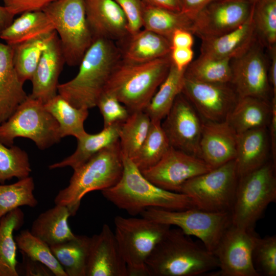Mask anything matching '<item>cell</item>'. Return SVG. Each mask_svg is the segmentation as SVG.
<instances>
[{
    "instance_id": "cell-1",
    "label": "cell",
    "mask_w": 276,
    "mask_h": 276,
    "mask_svg": "<svg viewBox=\"0 0 276 276\" xmlns=\"http://www.w3.org/2000/svg\"><path fill=\"white\" fill-rule=\"evenodd\" d=\"M118 45L110 39H95L85 53L76 76L58 85V94L74 106L89 109L98 99L121 60Z\"/></svg>"
},
{
    "instance_id": "cell-2",
    "label": "cell",
    "mask_w": 276,
    "mask_h": 276,
    "mask_svg": "<svg viewBox=\"0 0 276 276\" xmlns=\"http://www.w3.org/2000/svg\"><path fill=\"white\" fill-rule=\"evenodd\" d=\"M122 157L121 178L114 186L102 191L103 197L119 209L136 216L149 208L179 211L197 208L188 196L155 186L143 175L130 158L123 154Z\"/></svg>"
},
{
    "instance_id": "cell-3",
    "label": "cell",
    "mask_w": 276,
    "mask_h": 276,
    "mask_svg": "<svg viewBox=\"0 0 276 276\" xmlns=\"http://www.w3.org/2000/svg\"><path fill=\"white\" fill-rule=\"evenodd\" d=\"M148 276H197L218 268L214 254L180 228H171L146 262Z\"/></svg>"
},
{
    "instance_id": "cell-4",
    "label": "cell",
    "mask_w": 276,
    "mask_h": 276,
    "mask_svg": "<svg viewBox=\"0 0 276 276\" xmlns=\"http://www.w3.org/2000/svg\"><path fill=\"white\" fill-rule=\"evenodd\" d=\"M171 65L169 54L144 63H129L121 59L104 91L114 95L130 113L144 111L166 78Z\"/></svg>"
},
{
    "instance_id": "cell-5",
    "label": "cell",
    "mask_w": 276,
    "mask_h": 276,
    "mask_svg": "<svg viewBox=\"0 0 276 276\" xmlns=\"http://www.w3.org/2000/svg\"><path fill=\"white\" fill-rule=\"evenodd\" d=\"M123 170V157L119 141L74 169L68 185L59 191L54 199L55 204L66 206L74 216L86 194L114 186L121 178Z\"/></svg>"
},
{
    "instance_id": "cell-6",
    "label": "cell",
    "mask_w": 276,
    "mask_h": 276,
    "mask_svg": "<svg viewBox=\"0 0 276 276\" xmlns=\"http://www.w3.org/2000/svg\"><path fill=\"white\" fill-rule=\"evenodd\" d=\"M114 223V234L128 276H148L146 260L171 226L142 216L126 218L118 215Z\"/></svg>"
},
{
    "instance_id": "cell-7",
    "label": "cell",
    "mask_w": 276,
    "mask_h": 276,
    "mask_svg": "<svg viewBox=\"0 0 276 276\" xmlns=\"http://www.w3.org/2000/svg\"><path fill=\"white\" fill-rule=\"evenodd\" d=\"M275 200V165L270 159L239 177L231 211L232 224L255 228L268 205Z\"/></svg>"
},
{
    "instance_id": "cell-8",
    "label": "cell",
    "mask_w": 276,
    "mask_h": 276,
    "mask_svg": "<svg viewBox=\"0 0 276 276\" xmlns=\"http://www.w3.org/2000/svg\"><path fill=\"white\" fill-rule=\"evenodd\" d=\"M19 137L31 140L41 150L62 139L57 121L44 104L30 96L0 125V142L4 145H13L14 140Z\"/></svg>"
},
{
    "instance_id": "cell-9",
    "label": "cell",
    "mask_w": 276,
    "mask_h": 276,
    "mask_svg": "<svg viewBox=\"0 0 276 276\" xmlns=\"http://www.w3.org/2000/svg\"><path fill=\"white\" fill-rule=\"evenodd\" d=\"M42 11L59 37L65 63L71 66L79 65L94 41L83 0H57Z\"/></svg>"
},
{
    "instance_id": "cell-10",
    "label": "cell",
    "mask_w": 276,
    "mask_h": 276,
    "mask_svg": "<svg viewBox=\"0 0 276 276\" xmlns=\"http://www.w3.org/2000/svg\"><path fill=\"white\" fill-rule=\"evenodd\" d=\"M239 176L235 159L194 177L180 187L196 207L212 212L232 211Z\"/></svg>"
},
{
    "instance_id": "cell-11",
    "label": "cell",
    "mask_w": 276,
    "mask_h": 276,
    "mask_svg": "<svg viewBox=\"0 0 276 276\" xmlns=\"http://www.w3.org/2000/svg\"><path fill=\"white\" fill-rule=\"evenodd\" d=\"M140 215L160 223L177 226L185 234L200 239L213 253L224 231L232 224L231 212H212L197 208L179 211L149 208Z\"/></svg>"
},
{
    "instance_id": "cell-12",
    "label": "cell",
    "mask_w": 276,
    "mask_h": 276,
    "mask_svg": "<svg viewBox=\"0 0 276 276\" xmlns=\"http://www.w3.org/2000/svg\"><path fill=\"white\" fill-rule=\"evenodd\" d=\"M260 236L255 228L232 224L221 237L213 254L221 276H259L252 263V254Z\"/></svg>"
},
{
    "instance_id": "cell-13",
    "label": "cell",
    "mask_w": 276,
    "mask_h": 276,
    "mask_svg": "<svg viewBox=\"0 0 276 276\" xmlns=\"http://www.w3.org/2000/svg\"><path fill=\"white\" fill-rule=\"evenodd\" d=\"M258 37L243 54L231 60V84L239 97H254L269 101V60Z\"/></svg>"
},
{
    "instance_id": "cell-14",
    "label": "cell",
    "mask_w": 276,
    "mask_h": 276,
    "mask_svg": "<svg viewBox=\"0 0 276 276\" xmlns=\"http://www.w3.org/2000/svg\"><path fill=\"white\" fill-rule=\"evenodd\" d=\"M253 4L247 0H215L193 19L191 32L204 40L231 32L248 18Z\"/></svg>"
},
{
    "instance_id": "cell-15",
    "label": "cell",
    "mask_w": 276,
    "mask_h": 276,
    "mask_svg": "<svg viewBox=\"0 0 276 276\" xmlns=\"http://www.w3.org/2000/svg\"><path fill=\"white\" fill-rule=\"evenodd\" d=\"M181 93L203 121L226 120L238 96L231 83L199 82L185 76Z\"/></svg>"
},
{
    "instance_id": "cell-16",
    "label": "cell",
    "mask_w": 276,
    "mask_h": 276,
    "mask_svg": "<svg viewBox=\"0 0 276 276\" xmlns=\"http://www.w3.org/2000/svg\"><path fill=\"white\" fill-rule=\"evenodd\" d=\"M161 122L171 147L199 158L203 120L181 93Z\"/></svg>"
},
{
    "instance_id": "cell-17",
    "label": "cell",
    "mask_w": 276,
    "mask_h": 276,
    "mask_svg": "<svg viewBox=\"0 0 276 276\" xmlns=\"http://www.w3.org/2000/svg\"><path fill=\"white\" fill-rule=\"evenodd\" d=\"M211 169L200 158L170 147L157 163L141 172L155 186L179 193L188 180Z\"/></svg>"
},
{
    "instance_id": "cell-18",
    "label": "cell",
    "mask_w": 276,
    "mask_h": 276,
    "mask_svg": "<svg viewBox=\"0 0 276 276\" xmlns=\"http://www.w3.org/2000/svg\"><path fill=\"white\" fill-rule=\"evenodd\" d=\"M86 276H128L114 234L107 224L91 237Z\"/></svg>"
},
{
    "instance_id": "cell-19",
    "label": "cell",
    "mask_w": 276,
    "mask_h": 276,
    "mask_svg": "<svg viewBox=\"0 0 276 276\" xmlns=\"http://www.w3.org/2000/svg\"><path fill=\"white\" fill-rule=\"evenodd\" d=\"M237 134L226 120L203 121L199 142V158L212 169L236 156Z\"/></svg>"
},
{
    "instance_id": "cell-20",
    "label": "cell",
    "mask_w": 276,
    "mask_h": 276,
    "mask_svg": "<svg viewBox=\"0 0 276 276\" xmlns=\"http://www.w3.org/2000/svg\"><path fill=\"white\" fill-rule=\"evenodd\" d=\"M86 19L96 38L118 42L129 35L127 21L114 0H83Z\"/></svg>"
},
{
    "instance_id": "cell-21",
    "label": "cell",
    "mask_w": 276,
    "mask_h": 276,
    "mask_svg": "<svg viewBox=\"0 0 276 276\" xmlns=\"http://www.w3.org/2000/svg\"><path fill=\"white\" fill-rule=\"evenodd\" d=\"M65 63L59 37L53 33L33 78L31 97L43 104L58 94V78Z\"/></svg>"
},
{
    "instance_id": "cell-22",
    "label": "cell",
    "mask_w": 276,
    "mask_h": 276,
    "mask_svg": "<svg viewBox=\"0 0 276 276\" xmlns=\"http://www.w3.org/2000/svg\"><path fill=\"white\" fill-rule=\"evenodd\" d=\"M257 39L252 9L248 18L236 29L218 37L201 40L199 56L232 60L245 52Z\"/></svg>"
},
{
    "instance_id": "cell-23",
    "label": "cell",
    "mask_w": 276,
    "mask_h": 276,
    "mask_svg": "<svg viewBox=\"0 0 276 276\" xmlns=\"http://www.w3.org/2000/svg\"><path fill=\"white\" fill-rule=\"evenodd\" d=\"M118 43L122 60L129 63L151 61L168 55L171 50L168 39L144 28Z\"/></svg>"
},
{
    "instance_id": "cell-24",
    "label": "cell",
    "mask_w": 276,
    "mask_h": 276,
    "mask_svg": "<svg viewBox=\"0 0 276 276\" xmlns=\"http://www.w3.org/2000/svg\"><path fill=\"white\" fill-rule=\"evenodd\" d=\"M270 149L267 127L237 134L235 161L239 177L268 162Z\"/></svg>"
},
{
    "instance_id": "cell-25",
    "label": "cell",
    "mask_w": 276,
    "mask_h": 276,
    "mask_svg": "<svg viewBox=\"0 0 276 276\" xmlns=\"http://www.w3.org/2000/svg\"><path fill=\"white\" fill-rule=\"evenodd\" d=\"M12 47L0 42V125L28 98L14 68Z\"/></svg>"
},
{
    "instance_id": "cell-26",
    "label": "cell",
    "mask_w": 276,
    "mask_h": 276,
    "mask_svg": "<svg viewBox=\"0 0 276 276\" xmlns=\"http://www.w3.org/2000/svg\"><path fill=\"white\" fill-rule=\"evenodd\" d=\"M271 111L269 100L254 97H239L226 120L236 133L239 134L253 129L267 127Z\"/></svg>"
},
{
    "instance_id": "cell-27",
    "label": "cell",
    "mask_w": 276,
    "mask_h": 276,
    "mask_svg": "<svg viewBox=\"0 0 276 276\" xmlns=\"http://www.w3.org/2000/svg\"><path fill=\"white\" fill-rule=\"evenodd\" d=\"M121 123L104 127L99 132L90 134L85 132L77 138L75 152L62 160L49 166L51 170L70 167L73 170L79 167L103 149L119 141Z\"/></svg>"
},
{
    "instance_id": "cell-28",
    "label": "cell",
    "mask_w": 276,
    "mask_h": 276,
    "mask_svg": "<svg viewBox=\"0 0 276 276\" xmlns=\"http://www.w3.org/2000/svg\"><path fill=\"white\" fill-rule=\"evenodd\" d=\"M72 216L68 208L60 204L41 213L33 222L30 232L50 246L73 238L68 219Z\"/></svg>"
},
{
    "instance_id": "cell-29",
    "label": "cell",
    "mask_w": 276,
    "mask_h": 276,
    "mask_svg": "<svg viewBox=\"0 0 276 276\" xmlns=\"http://www.w3.org/2000/svg\"><path fill=\"white\" fill-rule=\"evenodd\" d=\"M55 31L54 26L42 11L21 13L0 33L5 43L13 46Z\"/></svg>"
},
{
    "instance_id": "cell-30",
    "label": "cell",
    "mask_w": 276,
    "mask_h": 276,
    "mask_svg": "<svg viewBox=\"0 0 276 276\" xmlns=\"http://www.w3.org/2000/svg\"><path fill=\"white\" fill-rule=\"evenodd\" d=\"M91 237L75 235L66 241L50 246L67 276H86Z\"/></svg>"
},
{
    "instance_id": "cell-31",
    "label": "cell",
    "mask_w": 276,
    "mask_h": 276,
    "mask_svg": "<svg viewBox=\"0 0 276 276\" xmlns=\"http://www.w3.org/2000/svg\"><path fill=\"white\" fill-rule=\"evenodd\" d=\"M24 215L16 209L4 216L0 221V276H18L17 245L13 232L22 225Z\"/></svg>"
},
{
    "instance_id": "cell-32",
    "label": "cell",
    "mask_w": 276,
    "mask_h": 276,
    "mask_svg": "<svg viewBox=\"0 0 276 276\" xmlns=\"http://www.w3.org/2000/svg\"><path fill=\"white\" fill-rule=\"evenodd\" d=\"M44 106L57 121L61 138L72 135L77 139L86 132L84 123L88 109L74 106L58 94Z\"/></svg>"
},
{
    "instance_id": "cell-33",
    "label": "cell",
    "mask_w": 276,
    "mask_h": 276,
    "mask_svg": "<svg viewBox=\"0 0 276 276\" xmlns=\"http://www.w3.org/2000/svg\"><path fill=\"white\" fill-rule=\"evenodd\" d=\"M185 71H179L171 62L166 78L144 110L151 120L162 121L167 116L176 98L181 93Z\"/></svg>"
},
{
    "instance_id": "cell-34",
    "label": "cell",
    "mask_w": 276,
    "mask_h": 276,
    "mask_svg": "<svg viewBox=\"0 0 276 276\" xmlns=\"http://www.w3.org/2000/svg\"><path fill=\"white\" fill-rule=\"evenodd\" d=\"M193 21L181 11L159 8L143 2V28L169 40L177 29H183L191 32Z\"/></svg>"
},
{
    "instance_id": "cell-35",
    "label": "cell",
    "mask_w": 276,
    "mask_h": 276,
    "mask_svg": "<svg viewBox=\"0 0 276 276\" xmlns=\"http://www.w3.org/2000/svg\"><path fill=\"white\" fill-rule=\"evenodd\" d=\"M54 31L12 46L13 63L22 83L32 80Z\"/></svg>"
},
{
    "instance_id": "cell-36",
    "label": "cell",
    "mask_w": 276,
    "mask_h": 276,
    "mask_svg": "<svg viewBox=\"0 0 276 276\" xmlns=\"http://www.w3.org/2000/svg\"><path fill=\"white\" fill-rule=\"evenodd\" d=\"M151 120L144 111L131 112L121 123L119 144L123 154L132 159L137 154L146 139Z\"/></svg>"
},
{
    "instance_id": "cell-37",
    "label": "cell",
    "mask_w": 276,
    "mask_h": 276,
    "mask_svg": "<svg viewBox=\"0 0 276 276\" xmlns=\"http://www.w3.org/2000/svg\"><path fill=\"white\" fill-rule=\"evenodd\" d=\"M170 147L161 121L151 120L147 135L131 160L143 171L157 163Z\"/></svg>"
},
{
    "instance_id": "cell-38",
    "label": "cell",
    "mask_w": 276,
    "mask_h": 276,
    "mask_svg": "<svg viewBox=\"0 0 276 276\" xmlns=\"http://www.w3.org/2000/svg\"><path fill=\"white\" fill-rule=\"evenodd\" d=\"M231 60L199 56L186 68L185 76L192 80L206 83H231Z\"/></svg>"
},
{
    "instance_id": "cell-39",
    "label": "cell",
    "mask_w": 276,
    "mask_h": 276,
    "mask_svg": "<svg viewBox=\"0 0 276 276\" xmlns=\"http://www.w3.org/2000/svg\"><path fill=\"white\" fill-rule=\"evenodd\" d=\"M34 189L33 178L30 176L11 184L0 185V221L7 213L21 206H36L38 201L33 194Z\"/></svg>"
},
{
    "instance_id": "cell-40",
    "label": "cell",
    "mask_w": 276,
    "mask_h": 276,
    "mask_svg": "<svg viewBox=\"0 0 276 276\" xmlns=\"http://www.w3.org/2000/svg\"><path fill=\"white\" fill-rule=\"evenodd\" d=\"M15 240L21 254L44 265L54 275L67 276L52 252L50 246L34 236L30 231H21Z\"/></svg>"
},
{
    "instance_id": "cell-41",
    "label": "cell",
    "mask_w": 276,
    "mask_h": 276,
    "mask_svg": "<svg viewBox=\"0 0 276 276\" xmlns=\"http://www.w3.org/2000/svg\"><path fill=\"white\" fill-rule=\"evenodd\" d=\"M252 18L257 37L268 50L276 45V0L253 4Z\"/></svg>"
},
{
    "instance_id": "cell-42",
    "label": "cell",
    "mask_w": 276,
    "mask_h": 276,
    "mask_svg": "<svg viewBox=\"0 0 276 276\" xmlns=\"http://www.w3.org/2000/svg\"><path fill=\"white\" fill-rule=\"evenodd\" d=\"M32 170L27 152L16 146H7L0 142V183L29 176Z\"/></svg>"
},
{
    "instance_id": "cell-43",
    "label": "cell",
    "mask_w": 276,
    "mask_h": 276,
    "mask_svg": "<svg viewBox=\"0 0 276 276\" xmlns=\"http://www.w3.org/2000/svg\"><path fill=\"white\" fill-rule=\"evenodd\" d=\"M254 267L259 276L276 275V236L258 239L252 251Z\"/></svg>"
},
{
    "instance_id": "cell-44",
    "label": "cell",
    "mask_w": 276,
    "mask_h": 276,
    "mask_svg": "<svg viewBox=\"0 0 276 276\" xmlns=\"http://www.w3.org/2000/svg\"><path fill=\"white\" fill-rule=\"evenodd\" d=\"M103 119L104 127L124 122L130 112L113 95L104 91L97 103Z\"/></svg>"
},
{
    "instance_id": "cell-45",
    "label": "cell",
    "mask_w": 276,
    "mask_h": 276,
    "mask_svg": "<svg viewBox=\"0 0 276 276\" xmlns=\"http://www.w3.org/2000/svg\"><path fill=\"white\" fill-rule=\"evenodd\" d=\"M124 12L127 21L129 34H133L143 28L142 0H114Z\"/></svg>"
},
{
    "instance_id": "cell-46",
    "label": "cell",
    "mask_w": 276,
    "mask_h": 276,
    "mask_svg": "<svg viewBox=\"0 0 276 276\" xmlns=\"http://www.w3.org/2000/svg\"><path fill=\"white\" fill-rule=\"evenodd\" d=\"M7 10L14 16L22 13L43 10L57 0H1Z\"/></svg>"
},
{
    "instance_id": "cell-47",
    "label": "cell",
    "mask_w": 276,
    "mask_h": 276,
    "mask_svg": "<svg viewBox=\"0 0 276 276\" xmlns=\"http://www.w3.org/2000/svg\"><path fill=\"white\" fill-rule=\"evenodd\" d=\"M170 57L172 63L179 71H182L193 61L194 51L192 48H171Z\"/></svg>"
},
{
    "instance_id": "cell-48",
    "label": "cell",
    "mask_w": 276,
    "mask_h": 276,
    "mask_svg": "<svg viewBox=\"0 0 276 276\" xmlns=\"http://www.w3.org/2000/svg\"><path fill=\"white\" fill-rule=\"evenodd\" d=\"M193 34L190 31L178 29L173 32L170 38L171 48H192L194 44Z\"/></svg>"
},
{
    "instance_id": "cell-49",
    "label": "cell",
    "mask_w": 276,
    "mask_h": 276,
    "mask_svg": "<svg viewBox=\"0 0 276 276\" xmlns=\"http://www.w3.org/2000/svg\"><path fill=\"white\" fill-rule=\"evenodd\" d=\"M21 254L23 257V265L25 275H54L52 272L44 265L30 259L23 254Z\"/></svg>"
},
{
    "instance_id": "cell-50",
    "label": "cell",
    "mask_w": 276,
    "mask_h": 276,
    "mask_svg": "<svg viewBox=\"0 0 276 276\" xmlns=\"http://www.w3.org/2000/svg\"><path fill=\"white\" fill-rule=\"evenodd\" d=\"M215 0H181V12L193 20L207 5Z\"/></svg>"
},
{
    "instance_id": "cell-51",
    "label": "cell",
    "mask_w": 276,
    "mask_h": 276,
    "mask_svg": "<svg viewBox=\"0 0 276 276\" xmlns=\"http://www.w3.org/2000/svg\"><path fill=\"white\" fill-rule=\"evenodd\" d=\"M271 117L269 126V143L272 160L276 165V97L272 96L271 100Z\"/></svg>"
},
{
    "instance_id": "cell-52",
    "label": "cell",
    "mask_w": 276,
    "mask_h": 276,
    "mask_svg": "<svg viewBox=\"0 0 276 276\" xmlns=\"http://www.w3.org/2000/svg\"><path fill=\"white\" fill-rule=\"evenodd\" d=\"M268 50L269 52L268 80L272 95L276 97V45Z\"/></svg>"
},
{
    "instance_id": "cell-53",
    "label": "cell",
    "mask_w": 276,
    "mask_h": 276,
    "mask_svg": "<svg viewBox=\"0 0 276 276\" xmlns=\"http://www.w3.org/2000/svg\"><path fill=\"white\" fill-rule=\"evenodd\" d=\"M148 5L175 11H181V0H142Z\"/></svg>"
},
{
    "instance_id": "cell-54",
    "label": "cell",
    "mask_w": 276,
    "mask_h": 276,
    "mask_svg": "<svg viewBox=\"0 0 276 276\" xmlns=\"http://www.w3.org/2000/svg\"><path fill=\"white\" fill-rule=\"evenodd\" d=\"M14 16L5 6H0V33L11 24Z\"/></svg>"
},
{
    "instance_id": "cell-55",
    "label": "cell",
    "mask_w": 276,
    "mask_h": 276,
    "mask_svg": "<svg viewBox=\"0 0 276 276\" xmlns=\"http://www.w3.org/2000/svg\"><path fill=\"white\" fill-rule=\"evenodd\" d=\"M248 1H249L250 2H252V3H254V2H256V1H258V0H247Z\"/></svg>"
}]
</instances>
